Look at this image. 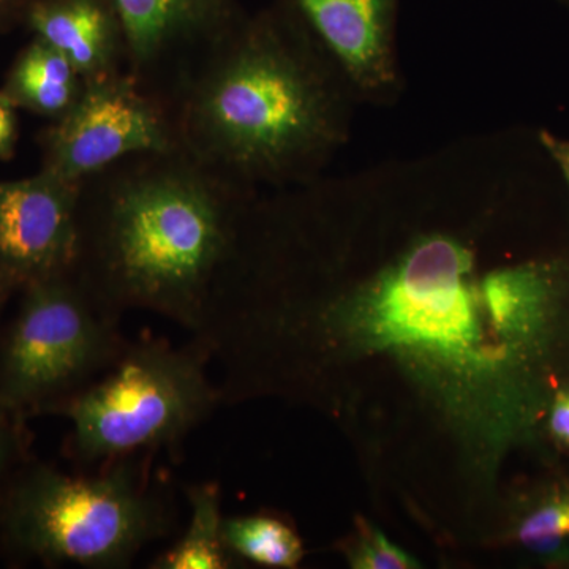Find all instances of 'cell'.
Returning a JSON list of instances; mask_svg holds the SVG:
<instances>
[{
    "mask_svg": "<svg viewBox=\"0 0 569 569\" xmlns=\"http://www.w3.org/2000/svg\"><path fill=\"white\" fill-rule=\"evenodd\" d=\"M260 190L183 148L134 153L78 187L73 272L104 312L189 335Z\"/></svg>",
    "mask_w": 569,
    "mask_h": 569,
    "instance_id": "obj_2",
    "label": "cell"
},
{
    "mask_svg": "<svg viewBox=\"0 0 569 569\" xmlns=\"http://www.w3.org/2000/svg\"><path fill=\"white\" fill-rule=\"evenodd\" d=\"M84 86V78L66 56L33 37L14 59L2 91L18 110L56 121L78 102Z\"/></svg>",
    "mask_w": 569,
    "mask_h": 569,
    "instance_id": "obj_11",
    "label": "cell"
},
{
    "mask_svg": "<svg viewBox=\"0 0 569 569\" xmlns=\"http://www.w3.org/2000/svg\"><path fill=\"white\" fill-rule=\"evenodd\" d=\"M190 519L181 537L152 561V569H228L233 557L222 537V497L216 482L183 488Z\"/></svg>",
    "mask_w": 569,
    "mask_h": 569,
    "instance_id": "obj_12",
    "label": "cell"
},
{
    "mask_svg": "<svg viewBox=\"0 0 569 569\" xmlns=\"http://www.w3.org/2000/svg\"><path fill=\"white\" fill-rule=\"evenodd\" d=\"M127 71L168 104L197 63L244 17L239 0H111Z\"/></svg>",
    "mask_w": 569,
    "mask_h": 569,
    "instance_id": "obj_7",
    "label": "cell"
},
{
    "mask_svg": "<svg viewBox=\"0 0 569 569\" xmlns=\"http://www.w3.org/2000/svg\"><path fill=\"white\" fill-rule=\"evenodd\" d=\"M21 290L0 343V407L24 418L48 413L103 376L130 340L71 271Z\"/></svg>",
    "mask_w": 569,
    "mask_h": 569,
    "instance_id": "obj_5",
    "label": "cell"
},
{
    "mask_svg": "<svg viewBox=\"0 0 569 569\" xmlns=\"http://www.w3.org/2000/svg\"><path fill=\"white\" fill-rule=\"evenodd\" d=\"M17 288V284L11 282L9 277L0 272V312H2L3 306H6V302L9 301L11 293H13Z\"/></svg>",
    "mask_w": 569,
    "mask_h": 569,
    "instance_id": "obj_21",
    "label": "cell"
},
{
    "mask_svg": "<svg viewBox=\"0 0 569 569\" xmlns=\"http://www.w3.org/2000/svg\"><path fill=\"white\" fill-rule=\"evenodd\" d=\"M222 537L234 560L260 567L291 569L305 557V546L293 527L274 516L223 518Z\"/></svg>",
    "mask_w": 569,
    "mask_h": 569,
    "instance_id": "obj_13",
    "label": "cell"
},
{
    "mask_svg": "<svg viewBox=\"0 0 569 569\" xmlns=\"http://www.w3.org/2000/svg\"><path fill=\"white\" fill-rule=\"evenodd\" d=\"M149 456L112 460L96 475L24 468L0 501L7 545L43 563L130 567L174 526L170 501L149 477Z\"/></svg>",
    "mask_w": 569,
    "mask_h": 569,
    "instance_id": "obj_3",
    "label": "cell"
},
{
    "mask_svg": "<svg viewBox=\"0 0 569 569\" xmlns=\"http://www.w3.org/2000/svg\"><path fill=\"white\" fill-rule=\"evenodd\" d=\"M350 561L359 569H411L418 561L406 550L392 545L381 531L362 527L361 537L355 550H350Z\"/></svg>",
    "mask_w": 569,
    "mask_h": 569,
    "instance_id": "obj_15",
    "label": "cell"
},
{
    "mask_svg": "<svg viewBox=\"0 0 569 569\" xmlns=\"http://www.w3.org/2000/svg\"><path fill=\"white\" fill-rule=\"evenodd\" d=\"M24 24L66 56L84 81L127 70L126 36L111 0H32Z\"/></svg>",
    "mask_w": 569,
    "mask_h": 569,
    "instance_id": "obj_10",
    "label": "cell"
},
{
    "mask_svg": "<svg viewBox=\"0 0 569 569\" xmlns=\"http://www.w3.org/2000/svg\"><path fill=\"white\" fill-rule=\"evenodd\" d=\"M561 6L567 7L569 11V0H563V2H561Z\"/></svg>",
    "mask_w": 569,
    "mask_h": 569,
    "instance_id": "obj_22",
    "label": "cell"
},
{
    "mask_svg": "<svg viewBox=\"0 0 569 569\" xmlns=\"http://www.w3.org/2000/svg\"><path fill=\"white\" fill-rule=\"evenodd\" d=\"M22 422L24 418L20 415L0 407V482L24 448Z\"/></svg>",
    "mask_w": 569,
    "mask_h": 569,
    "instance_id": "obj_16",
    "label": "cell"
},
{
    "mask_svg": "<svg viewBox=\"0 0 569 569\" xmlns=\"http://www.w3.org/2000/svg\"><path fill=\"white\" fill-rule=\"evenodd\" d=\"M553 2L561 3L563 0H553Z\"/></svg>",
    "mask_w": 569,
    "mask_h": 569,
    "instance_id": "obj_23",
    "label": "cell"
},
{
    "mask_svg": "<svg viewBox=\"0 0 569 569\" xmlns=\"http://www.w3.org/2000/svg\"><path fill=\"white\" fill-rule=\"evenodd\" d=\"M78 187L44 170L0 181V272L18 288L73 269Z\"/></svg>",
    "mask_w": 569,
    "mask_h": 569,
    "instance_id": "obj_9",
    "label": "cell"
},
{
    "mask_svg": "<svg viewBox=\"0 0 569 569\" xmlns=\"http://www.w3.org/2000/svg\"><path fill=\"white\" fill-rule=\"evenodd\" d=\"M549 426L553 437L569 447V388L556 396L550 408Z\"/></svg>",
    "mask_w": 569,
    "mask_h": 569,
    "instance_id": "obj_19",
    "label": "cell"
},
{
    "mask_svg": "<svg viewBox=\"0 0 569 569\" xmlns=\"http://www.w3.org/2000/svg\"><path fill=\"white\" fill-rule=\"evenodd\" d=\"M358 107L336 63L277 2L246 11L170 102L181 148L260 192L328 173Z\"/></svg>",
    "mask_w": 569,
    "mask_h": 569,
    "instance_id": "obj_1",
    "label": "cell"
},
{
    "mask_svg": "<svg viewBox=\"0 0 569 569\" xmlns=\"http://www.w3.org/2000/svg\"><path fill=\"white\" fill-rule=\"evenodd\" d=\"M32 0H0V32L7 31L17 22H24L26 11Z\"/></svg>",
    "mask_w": 569,
    "mask_h": 569,
    "instance_id": "obj_20",
    "label": "cell"
},
{
    "mask_svg": "<svg viewBox=\"0 0 569 569\" xmlns=\"http://www.w3.org/2000/svg\"><path fill=\"white\" fill-rule=\"evenodd\" d=\"M18 134V108L0 89V160L13 159L17 151Z\"/></svg>",
    "mask_w": 569,
    "mask_h": 569,
    "instance_id": "obj_17",
    "label": "cell"
},
{
    "mask_svg": "<svg viewBox=\"0 0 569 569\" xmlns=\"http://www.w3.org/2000/svg\"><path fill=\"white\" fill-rule=\"evenodd\" d=\"M569 537V497H559L535 509L520 523V542L535 550L557 548L561 539Z\"/></svg>",
    "mask_w": 569,
    "mask_h": 569,
    "instance_id": "obj_14",
    "label": "cell"
},
{
    "mask_svg": "<svg viewBox=\"0 0 569 569\" xmlns=\"http://www.w3.org/2000/svg\"><path fill=\"white\" fill-rule=\"evenodd\" d=\"M209 366L208 351L192 337L181 347L144 337L48 413L69 419L70 455L84 467L174 449L223 403Z\"/></svg>",
    "mask_w": 569,
    "mask_h": 569,
    "instance_id": "obj_4",
    "label": "cell"
},
{
    "mask_svg": "<svg viewBox=\"0 0 569 569\" xmlns=\"http://www.w3.org/2000/svg\"><path fill=\"white\" fill-rule=\"evenodd\" d=\"M538 134L542 148L548 152L569 194V138L550 132L548 129H538Z\"/></svg>",
    "mask_w": 569,
    "mask_h": 569,
    "instance_id": "obj_18",
    "label": "cell"
},
{
    "mask_svg": "<svg viewBox=\"0 0 569 569\" xmlns=\"http://www.w3.org/2000/svg\"><path fill=\"white\" fill-rule=\"evenodd\" d=\"M323 48L359 104L392 107L406 89L397 20L400 0H274Z\"/></svg>",
    "mask_w": 569,
    "mask_h": 569,
    "instance_id": "obj_8",
    "label": "cell"
},
{
    "mask_svg": "<svg viewBox=\"0 0 569 569\" xmlns=\"http://www.w3.org/2000/svg\"><path fill=\"white\" fill-rule=\"evenodd\" d=\"M41 170L80 183L134 153L181 148L170 104L129 71L86 81L78 102L41 133Z\"/></svg>",
    "mask_w": 569,
    "mask_h": 569,
    "instance_id": "obj_6",
    "label": "cell"
}]
</instances>
